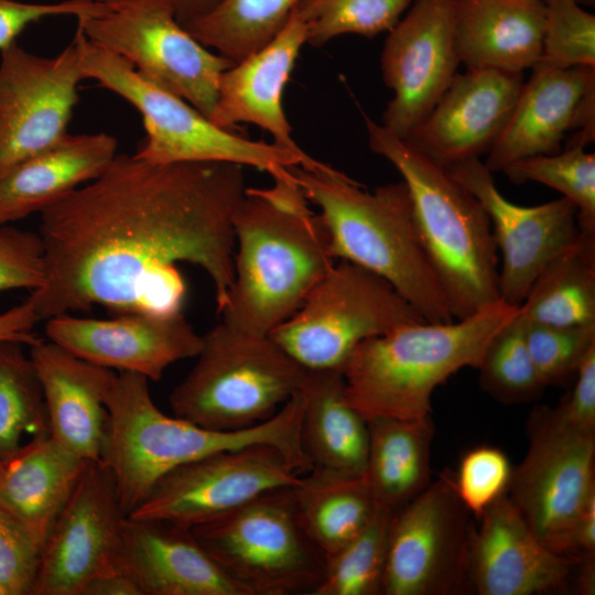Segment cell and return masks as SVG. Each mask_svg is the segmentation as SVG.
I'll return each mask as SVG.
<instances>
[{"label": "cell", "instance_id": "1", "mask_svg": "<svg viewBox=\"0 0 595 595\" xmlns=\"http://www.w3.org/2000/svg\"><path fill=\"white\" fill-rule=\"evenodd\" d=\"M246 188L240 164L117 154L40 214L46 278L26 299L41 321L94 305L178 313L185 262L209 277L219 312L234 282L232 218Z\"/></svg>", "mask_w": 595, "mask_h": 595}, {"label": "cell", "instance_id": "2", "mask_svg": "<svg viewBox=\"0 0 595 595\" xmlns=\"http://www.w3.org/2000/svg\"><path fill=\"white\" fill-rule=\"evenodd\" d=\"M272 178L247 187L235 210L234 282L219 311L223 323L256 335L289 318L337 261L289 167Z\"/></svg>", "mask_w": 595, "mask_h": 595}, {"label": "cell", "instance_id": "3", "mask_svg": "<svg viewBox=\"0 0 595 595\" xmlns=\"http://www.w3.org/2000/svg\"><path fill=\"white\" fill-rule=\"evenodd\" d=\"M149 381L139 374L121 371L106 401L108 424L101 462L112 473L126 516L141 505L165 474L217 452L270 445L279 450L299 474L310 470L301 445L304 407L301 391L260 424L216 431L163 413L151 398Z\"/></svg>", "mask_w": 595, "mask_h": 595}, {"label": "cell", "instance_id": "4", "mask_svg": "<svg viewBox=\"0 0 595 595\" xmlns=\"http://www.w3.org/2000/svg\"><path fill=\"white\" fill-rule=\"evenodd\" d=\"M289 170L307 201L318 208L336 260L383 278L424 321L455 320L421 244L403 181L367 191L314 158Z\"/></svg>", "mask_w": 595, "mask_h": 595}, {"label": "cell", "instance_id": "5", "mask_svg": "<svg viewBox=\"0 0 595 595\" xmlns=\"http://www.w3.org/2000/svg\"><path fill=\"white\" fill-rule=\"evenodd\" d=\"M519 307L498 301L464 318L411 323L363 342L343 368L349 402L366 420L431 418L434 390L458 370L477 368Z\"/></svg>", "mask_w": 595, "mask_h": 595}, {"label": "cell", "instance_id": "6", "mask_svg": "<svg viewBox=\"0 0 595 595\" xmlns=\"http://www.w3.org/2000/svg\"><path fill=\"white\" fill-rule=\"evenodd\" d=\"M368 144L402 176L421 244L454 318L498 301L499 255L479 201L448 171L364 113Z\"/></svg>", "mask_w": 595, "mask_h": 595}, {"label": "cell", "instance_id": "7", "mask_svg": "<svg viewBox=\"0 0 595 595\" xmlns=\"http://www.w3.org/2000/svg\"><path fill=\"white\" fill-rule=\"evenodd\" d=\"M202 339L195 365L169 397L177 416L210 430H242L272 418L303 387L307 370L269 335L220 322Z\"/></svg>", "mask_w": 595, "mask_h": 595}, {"label": "cell", "instance_id": "8", "mask_svg": "<svg viewBox=\"0 0 595 595\" xmlns=\"http://www.w3.org/2000/svg\"><path fill=\"white\" fill-rule=\"evenodd\" d=\"M76 35L85 79H94L140 112L147 137L137 156L152 163H236L271 176L311 159L216 126L186 100L142 76L130 62L91 43L78 29Z\"/></svg>", "mask_w": 595, "mask_h": 595}, {"label": "cell", "instance_id": "9", "mask_svg": "<svg viewBox=\"0 0 595 595\" xmlns=\"http://www.w3.org/2000/svg\"><path fill=\"white\" fill-rule=\"evenodd\" d=\"M294 486L268 490L192 528L249 595H311L325 574L326 558L301 524Z\"/></svg>", "mask_w": 595, "mask_h": 595}, {"label": "cell", "instance_id": "10", "mask_svg": "<svg viewBox=\"0 0 595 595\" xmlns=\"http://www.w3.org/2000/svg\"><path fill=\"white\" fill-rule=\"evenodd\" d=\"M422 321L383 278L339 260L268 335L306 370H343L363 342Z\"/></svg>", "mask_w": 595, "mask_h": 595}, {"label": "cell", "instance_id": "11", "mask_svg": "<svg viewBox=\"0 0 595 595\" xmlns=\"http://www.w3.org/2000/svg\"><path fill=\"white\" fill-rule=\"evenodd\" d=\"M76 19L88 41L130 62L209 119L219 77L235 63L194 39L177 21L171 0H96L95 9Z\"/></svg>", "mask_w": 595, "mask_h": 595}, {"label": "cell", "instance_id": "12", "mask_svg": "<svg viewBox=\"0 0 595 595\" xmlns=\"http://www.w3.org/2000/svg\"><path fill=\"white\" fill-rule=\"evenodd\" d=\"M529 421L528 451L506 495L547 548L573 555L577 521L595 495V433L570 425L545 407Z\"/></svg>", "mask_w": 595, "mask_h": 595}, {"label": "cell", "instance_id": "13", "mask_svg": "<svg viewBox=\"0 0 595 595\" xmlns=\"http://www.w3.org/2000/svg\"><path fill=\"white\" fill-rule=\"evenodd\" d=\"M445 469L393 512L382 595H453L466 587L474 526Z\"/></svg>", "mask_w": 595, "mask_h": 595}, {"label": "cell", "instance_id": "14", "mask_svg": "<svg viewBox=\"0 0 595 595\" xmlns=\"http://www.w3.org/2000/svg\"><path fill=\"white\" fill-rule=\"evenodd\" d=\"M0 174L67 133L85 79L77 35L52 57L13 42L0 51Z\"/></svg>", "mask_w": 595, "mask_h": 595}, {"label": "cell", "instance_id": "15", "mask_svg": "<svg viewBox=\"0 0 595 595\" xmlns=\"http://www.w3.org/2000/svg\"><path fill=\"white\" fill-rule=\"evenodd\" d=\"M301 476L270 445L217 452L165 474L128 517L192 529L268 490L294 486Z\"/></svg>", "mask_w": 595, "mask_h": 595}, {"label": "cell", "instance_id": "16", "mask_svg": "<svg viewBox=\"0 0 595 595\" xmlns=\"http://www.w3.org/2000/svg\"><path fill=\"white\" fill-rule=\"evenodd\" d=\"M126 517L110 468L89 462L42 547L32 595H83L95 578L119 572Z\"/></svg>", "mask_w": 595, "mask_h": 595}, {"label": "cell", "instance_id": "17", "mask_svg": "<svg viewBox=\"0 0 595 595\" xmlns=\"http://www.w3.org/2000/svg\"><path fill=\"white\" fill-rule=\"evenodd\" d=\"M461 64L454 35V0H414L388 32L380 55L392 89L381 126L408 139L428 117Z\"/></svg>", "mask_w": 595, "mask_h": 595}, {"label": "cell", "instance_id": "18", "mask_svg": "<svg viewBox=\"0 0 595 595\" xmlns=\"http://www.w3.org/2000/svg\"><path fill=\"white\" fill-rule=\"evenodd\" d=\"M486 210L501 264L500 301L520 306L542 268L578 235L577 210L565 197L537 206H519L497 188L480 158L446 169Z\"/></svg>", "mask_w": 595, "mask_h": 595}, {"label": "cell", "instance_id": "19", "mask_svg": "<svg viewBox=\"0 0 595 595\" xmlns=\"http://www.w3.org/2000/svg\"><path fill=\"white\" fill-rule=\"evenodd\" d=\"M523 83L512 113L487 153L485 165L502 172L524 158L561 151L566 136L573 145L595 139V66L569 68L539 62Z\"/></svg>", "mask_w": 595, "mask_h": 595}, {"label": "cell", "instance_id": "20", "mask_svg": "<svg viewBox=\"0 0 595 595\" xmlns=\"http://www.w3.org/2000/svg\"><path fill=\"white\" fill-rule=\"evenodd\" d=\"M45 321L47 339L72 354L152 381L172 364L196 357L203 344L182 312L123 313L107 320L62 314Z\"/></svg>", "mask_w": 595, "mask_h": 595}, {"label": "cell", "instance_id": "21", "mask_svg": "<svg viewBox=\"0 0 595 595\" xmlns=\"http://www.w3.org/2000/svg\"><path fill=\"white\" fill-rule=\"evenodd\" d=\"M467 558L466 587L478 595L569 591L580 555L556 553L534 534L507 495L479 517Z\"/></svg>", "mask_w": 595, "mask_h": 595}, {"label": "cell", "instance_id": "22", "mask_svg": "<svg viewBox=\"0 0 595 595\" xmlns=\"http://www.w3.org/2000/svg\"><path fill=\"white\" fill-rule=\"evenodd\" d=\"M522 73L466 69L453 77L407 140L447 169L488 153L504 131L523 86Z\"/></svg>", "mask_w": 595, "mask_h": 595}, {"label": "cell", "instance_id": "23", "mask_svg": "<svg viewBox=\"0 0 595 595\" xmlns=\"http://www.w3.org/2000/svg\"><path fill=\"white\" fill-rule=\"evenodd\" d=\"M117 569L141 595H249L198 543L191 528L126 517Z\"/></svg>", "mask_w": 595, "mask_h": 595}, {"label": "cell", "instance_id": "24", "mask_svg": "<svg viewBox=\"0 0 595 595\" xmlns=\"http://www.w3.org/2000/svg\"><path fill=\"white\" fill-rule=\"evenodd\" d=\"M304 44L306 26L293 10L269 43L221 73L209 120L230 131L239 123L256 125L271 134L275 145L306 155L292 138L282 102L284 87Z\"/></svg>", "mask_w": 595, "mask_h": 595}, {"label": "cell", "instance_id": "25", "mask_svg": "<svg viewBox=\"0 0 595 595\" xmlns=\"http://www.w3.org/2000/svg\"><path fill=\"white\" fill-rule=\"evenodd\" d=\"M30 357L42 385L51 437L80 458L101 461L106 401L117 374L42 338L30 346Z\"/></svg>", "mask_w": 595, "mask_h": 595}, {"label": "cell", "instance_id": "26", "mask_svg": "<svg viewBox=\"0 0 595 595\" xmlns=\"http://www.w3.org/2000/svg\"><path fill=\"white\" fill-rule=\"evenodd\" d=\"M117 155V140L105 132L67 133L51 148L0 174V225L42 213L97 178Z\"/></svg>", "mask_w": 595, "mask_h": 595}, {"label": "cell", "instance_id": "27", "mask_svg": "<svg viewBox=\"0 0 595 595\" xmlns=\"http://www.w3.org/2000/svg\"><path fill=\"white\" fill-rule=\"evenodd\" d=\"M542 0H454V35L468 69L523 73L541 61Z\"/></svg>", "mask_w": 595, "mask_h": 595}, {"label": "cell", "instance_id": "28", "mask_svg": "<svg viewBox=\"0 0 595 595\" xmlns=\"http://www.w3.org/2000/svg\"><path fill=\"white\" fill-rule=\"evenodd\" d=\"M89 462L50 434L32 436L0 458V507L17 518L42 549Z\"/></svg>", "mask_w": 595, "mask_h": 595}, {"label": "cell", "instance_id": "29", "mask_svg": "<svg viewBox=\"0 0 595 595\" xmlns=\"http://www.w3.org/2000/svg\"><path fill=\"white\" fill-rule=\"evenodd\" d=\"M301 445L310 470L337 478L364 477L369 431L349 402L343 370H307Z\"/></svg>", "mask_w": 595, "mask_h": 595}, {"label": "cell", "instance_id": "30", "mask_svg": "<svg viewBox=\"0 0 595 595\" xmlns=\"http://www.w3.org/2000/svg\"><path fill=\"white\" fill-rule=\"evenodd\" d=\"M367 423L369 444L364 477L375 502L394 512L432 482V418H374Z\"/></svg>", "mask_w": 595, "mask_h": 595}, {"label": "cell", "instance_id": "31", "mask_svg": "<svg viewBox=\"0 0 595 595\" xmlns=\"http://www.w3.org/2000/svg\"><path fill=\"white\" fill-rule=\"evenodd\" d=\"M529 322L595 324V234L580 231L542 268L520 305Z\"/></svg>", "mask_w": 595, "mask_h": 595}, {"label": "cell", "instance_id": "32", "mask_svg": "<svg viewBox=\"0 0 595 595\" xmlns=\"http://www.w3.org/2000/svg\"><path fill=\"white\" fill-rule=\"evenodd\" d=\"M293 491L301 524L326 561L361 532L377 506L365 477L307 472Z\"/></svg>", "mask_w": 595, "mask_h": 595}, {"label": "cell", "instance_id": "33", "mask_svg": "<svg viewBox=\"0 0 595 595\" xmlns=\"http://www.w3.org/2000/svg\"><path fill=\"white\" fill-rule=\"evenodd\" d=\"M300 0H220L208 13L183 24L201 44L241 61L269 43Z\"/></svg>", "mask_w": 595, "mask_h": 595}, {"label": "cell", "instance_id": "34", "mask_svg": "<svg viewBox=\"0 0 595 595\" xmlns=\"http://www.w3.org/2000/svg\"><path fill=\"white\" fill-rule=\"evenodd\" d=\"M22 346L0 340V458L17 451L25 434H50L42 385Z\"/></svg>", "mask_w": 595, "mask_h": 595}, {"label": "cell", "instance_id": "35", "mask_svg": "<svg viewBox=\"0 0 595 595\" xmlns=\"http://www.w3.org/2000/svg\"><path fill=\"white\" fill-rule=\"evenodd\" d=\"M393 511L377 505L361 532L327 560L311 595H382Z\"/></svg>", "mask_w": 595, "mask_h": 595}, {"label": "cell", "instance_id": "36", "mask_svg": "<svg viewBox=\"0 0 595 595\" xmlns=\"http://www.w3.org/2000/svg\"><path fill=\"white\" fill-rule=\"evenodd\" d=\"M510 182H538L571 201L580 231L595 234V154L584 147H567L554 154L521 159L502 171Z\"/></svg>", "mask_w": 595, "mask_h": 595}, {"label": "cell", "instance_id": "37", "mask_svg": "<svg viewBox=\"0 0 595 595\" xmlns=\"http://www.w3.org/2000/svg\"><path fill=\"white\" fill-rule=\"evenodd\" d=\"M476 369L480 387L502 403L528 402L541 394L545 386L528 350L526 320L520 307L491 338Z\"/></svg>", "mask_w": 595, "mask_h": 595}, {"label": "cell", "instance_id": "38", "mask_svg": "<svg viewBox=\"0 0 595 595\" xmlns=\"http://www.w3.org/2000/svg\"><path fill=\"white\" fill-rule=\"evenodd\" d=\"M413 0H300L294 11L306 26V44L320 47L343 34L371 39L389 32Z\"/></svg>", "mask_w": 595, "mask_h": 595}, {"label": "cell", "instance_id": "39", "mask_svg": "<svg viewBox=\"0 0 595 595\" xmlns=\"http://www.w3.org/2000/svg\"><path fill=\"white\" fill-rule=\"evenodd\" d=\"M542 63L559 68L595 66V15L577 0H542Z\"/></svg>", "mask_w": 595, "mask_h": 595}, {"label": "cell", "instance_id": "40", "mask_svg": "<svg viewBox=\"0 0 595 595\" xmlns=\"http://www.w3.org/2000/svg\"><path fill=\"white\" fill-rule=\"evenodd\" d=\"M526 342L542 383H563L575 377L586 354L595 347V324L556 326L526 320Z\"/></svg>", "mask_w": 595, "mask_h": 595}, {"label": "cell", "instance_id": "41", "mask_svg": "<svg viewBox=\"0 0 595 595\" xmlns=\"http://www.w3.org/2000/svg\"><path fill=\"white\" fill-rule=\"evenodd\" d=\"M512 470L504 451L476 446L462 456L457 472H453L456 494L469 513L479 517L507 494Z\"/></svg>", "mask_w": 595, "mask_h": 595}, {"label": "cell", "instance_id": "42", "mask_svg": "<svg viewBox=\"0 0 595 595\" xmlns=\"http://www.w3.org/2000/svg\"><path fill=\"white\" fill-rule=\"evenodd\" d=\"M41 545L29 530L0 507V588L4 595H32Z\"/></svg>", "mask_w": 595, "mask_h": 595}, {"label": "cell", "instance_id": "43", "mask_svg": "<svg viewBox=\"0 0 595 595\" xmlns=\"http://www.w3.org/2000/svg\"><path fill=\"white\" fill-rule=\"evenodd\" d=\"M45 278V253L39 232L0 225V292H32L44 284Z\"/></svg>", "mask_w": 595, "mask_h": 595}, {"label": "cell", "instance_id": "44", "mask_svg": "<svg viewBox=\"0 0 595 595\" xmlns=\"http://www.w3.org/2000/svg\"><path fill=\"white\" fill-rule=\"evenodd\" d=\"M95 7V0H63L54 3L0 0V51L17 42V37L33 23L56 15L77 17Z\"/></svg>", "mask_w": 595, "mask_h": 595}, {"label": "cell", "instance_id": "45", "mask_svg": "<svg viewBox=\"0 0 595 595\" xmlns=\"http://www.w3.org/2000/svg\"><path fill=\"white\" fill-rule=\"evenodd\" d=\"M555 410L570 425L595 433V347L580 365L571 394Z\"/></svg>", "mask_w": 595, "mask_h": 595}, {"label": "cell", "instance_id": "46", "mask_svg": "<svg viewBox=\"0 0 595 595\" xmlns=\"http://www.w3.org/2000/svg\"><path fill=\"white\" fill-rule=\"evenodd\" d=\"M40 317L32 303L26 299L3 313H0V340H14L31 346L41 337L33 333Z\"/></svg>", "mask_w": 595, "mask_h": 595}, {"label": "cell", "instance_id": "47", "mask_svg": "<svg viewBox=\"0 0 595 595\" xmlns=\"http://www.w3.org/2000/svg\"><path fill=\"white\" fill-rule=\"evenodd\" d=\"M83 595H141V593L130 577L122 572H115L91 581Z\"/></svg>", "mask_w": 595, "mask_h": 595}, {"label": "cell", "instance_id": "48", "mask_svg": "<svg viewBox=\"0 0 595 595\" xmlns=\"http://www.w3.org/2000/svg\"><path fill=\"white\" fill-rule=\"evenodd\" d=\"M595 553V495L585 505L577 521L573 555Z\"/></svg>", "mask_w": 595, "mask_h": 595}, {"label": "cell", "instance_id": "49", "mask_svg": "<svg viewBox=\"0 0 595 595\" xmlns=\"http://www.w3.org/2000/svg\"><path fill=\"white\" fill-rule=\"evenodd\" d=\"M177 21L183 25L208 13L220 0H171Z\"/></svg>", "mask_w": 595, "mask_h": 595}, {"label": "cell", "instance_id": "50", "mask_svg": "<svg viewBox=\"0 0 595 595\" xmlns=\"http://www.w3.org/2000/svg\"><path fill=\"white\" fill-rule=\"evenodd\" d=\"M595 553L581 554L575 575V586L580 594L593 595L595 593Z\"/></svg>", "mask_w": 595, "mask_h": 595}, {"label": "cell", "instance_id": "51", "mask_svg": "<svg viewBox=\"0 0 595 595\" xmlns=\"http://www.w3.org/2000/svg\"><path fill=\"white\" fill-rule=\"evenodd\" d=\"M581 6L594 7L595 0H577Z\"/></svg>", "mask_w": 595, "mask_h": 595}, {"label": "cell", "instance_id": "52", "mask_svg": "<svg viewBox=\"0 0 595 595\" xmlns=\"http://www.w3.org/2000/svg\"><path fill=\"white\" fill-rule=\"evenodd\" d=\"M0 595H4L1 588H0Z\"/></svg>", "mask_w": 595, "mask_h": 595}]
</instances>
